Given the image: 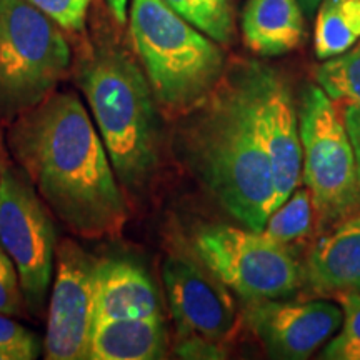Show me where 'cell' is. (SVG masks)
I'll list each match as a JSON object with an SVG mask.
<instances>
[{
    "instance_id": "obj_1",
    "label": "cell",
    "mask_w": 360,
    "mask_h": 360,
    "mask_svg": "<svg viewBox=\"0 0 360 360\" xmlns=\"http://www.w3.org/2000/svg\"><path fill=\"white\" fill-rule=\"evenodd\" d=\"M8 146L49 209L87 238L119 236L127 209L96 124L70 92L17 117Z\"/></svg>"
},
{
    "instance_id": "obj_2",
    "label": "cell",
    "mask_w": 360,
    "mask_h": 360,
    "mask_svg": "<svg viewBox=\"0 0 360 360\" xmlns=\"http://www.w3.org/2000/svg\"><path fill=\"white\" fill-rule=\"evenodd\" d=\"M184 132L187 164L210 195L250 231L262 232L277 209L269 157L236 82L225 75Z\"/></svg>"
},
{
    "instance_id": "obj_3",
    "label": "cell",
    "mask_w": 360,
    "mask_h": 360,
    "mask_svg": "<svg viewBox=\"0 0 360 360\" xmlns=\"http://www.w3.org/2000/svg\"><path fill=\"white\" fill-rule=\"evenodd\" d=\"M120 186L141 191L154 177L160 117L146 72L119 45L101 40L75 74Z\"/></svg>"
},
{
    "instance_id": "obj_4",
    "label": "cell",
    "mask_w": 360,
    "mask_h": 360,
    "mask_svg": "<svg viewBox=\"0 0 360 360\" xmlns=\"http://www.w3.org/2000/svg\"><path fill=\"white\" fill-rule=\"evenodd\" d=\"M130 35L157 105L169 115L192 114L225 74L219 44L164 0H132Z\"/></svg>"
},
{
    "instance_id": "obj_5",
    "label": "cell",
    "mask_w": 360,
    "mask_h": 360,
    "mask_svg": "<svg viewBox=\"0 0 360 360\" xmlns=\"http://www.w3.org/2000/svg\"><path fill=\"white\" fill-rule=\"evenodd\" d=\"M70 64L62 27L27 0H0V119L15 120L39 105Z\"/></svg>"
},
{
    "instance_id": "obj_6",
    "label": "cell",
    "mask_w": 360,
    "mask_h": 360,
    "mask_svg": "<svg viewBox=\"0 0 360 360\" xmlns=\"http://www.w3.org/2000/svg\"><path fill=\"white\" fill-rule=\"evenodd\" d=\"M302 177L323 224L360 210V180L344 115L319 85L304 90L299 117Z\"/></svg>"
},
{
    "instance_id": "obj_7",
    "label": "cell",
    "mask_w": 360,
    "mask_h": 360,
    "mask_svg": "<svg viewBox=\"0 0 360 360\" xmlns=\"http://www.w3.org/2000/svg\"><path fill=\"white\" fill-rule=\"evenodd\" d=\"M193 252L207 270L247 302L285 299L302 283V272L289 249L247 227L200 229L193 237Z\"/></svg>"
},
{
    "instance_id": "obj_8",
    "label": "cell",
    "mask_w": 360,
    "mask_h": 360,
    "mask_svg": "<svg viewBox=\"0 0 360 360\" xmlns=\"http://www.w3.org/2000/svg\"><path fill=\"white\" fill-rule=\"evenodd\" d=\"M0 245L15 264L22 295L32 315L44 312L56 264V229L30 180L0 170Z\"/></svg>"
},
{
    "instance_id": "obj_9",
    "label": "cell",
    "mask_w": 360,
    "mask_h": 360,
    "mask_svg": "<svg viewBox=\"0 0 360 360\" xmlns=\"http://www.w3.org/2000/svg\"><path fill=\"white\" fill-rule=\"evenodd\" d=\"M229 75L269 157L277 205H282L302 180V143L289 84L281 72L260 62L238 65Z\"/></svg>"
},
{
    "instance_id": "obj_10",
    "label": "cell",
    "mask_w": 360,
    "mask_h": 360,
    "mask_svg": "<svg viewBox=\"0 0 360 360\" xmlns=\"http://www.w3.org/2000/svg\"><path fill=\"white\" fill-rule=\"evenodd\" d=\"M56 274L49 307L45 357L49 360H89L94 328V269L96 259L72 240L56 252Z\"/></svg>"
},
{
    "instance_id": "obj_11",
    "label": "cell",
    "mask_w": 360,
    "mask_h": 360,
    "mask_svg": "<svg viewBox=\"0 0 360 360\" xmlns=\"http://www.w3.org/2000/svg\"><path fill=\"white\" fill-rule=\"evenodd\" d=\"M165 294L177 337L200 335L224 342L236 328L237 312L229 289L204 265L172 255L162 265Z\"/></svg>"
},
{
    "instance_id": "obj_12",
    "label": "cell",
    "mask_w": 360,
    "mask_h": 360,
    "mask_svg": "<svg viewBox=\"0 0 360 360\" xmlns=\"http://www.w3.org/2000/svg\"><path fill=\"white\" fill-rule=\"evenodd\" d=\"M247 322L272 359L304 360L340 328L344 312L326 300L249 302Z\"/></svg>"
},
{
    "instance_id": "obj_13",
    "label": "cell",
    "mask_w": 360,
    "mask_h": 360,
    "mask_svg": "<svg viewBox=\"0 0 360 360\" xmlns=\"http://www.w3.org/2000/svg\"><path fill=\"white\" fill-rule=\"evenodd\" d=\"M160 317L159 294L141 265L125 259L96 260L94 326L117 319Z\"/></svg>"
},
{
    "instance_id": "obj_14",
    "label": "cell",
    "mask_w": 360,
    "mask_h": 360,
    "mask_svg": "<svg viewBox=\"0 0 360 360\" xmlns=\"http://www.w3.org/2000/svg\"><path fill=\"white\" fill-rule=\"evenodd\" d=\"M305 278L321 294L360 292V210L317 242L309 255Z\"/></svg>"
},
{
    "instance_id": "obj_15",
    "label": "cell",
    "mask_w": 360,
    "mask_h": 360,
    "mask_svg": "<svg viewBox=\"0 0 360 360\" xmlns=\"http://www.w3.org/2000/svg\"><path fill=\"white\" fill-rule=\"evenodd\" d=\"M240 27L252 52L276 57L304 42L305 13L299 0H247Z\"/></svg>"
},
{
    "instance_id": "obj_16",
    "label": "cell",
    "mask_w": 360,
    "mask_h": 360,
    "mask_svg": "<svg viewBox=\"0 0 360 360\" xmlns=\"http://www.w3.org/2000/svg\"><path fill=\"white\" fill-rule=\"evenodd\" d=\"M167 350V332L160 317L117 319L92 328L89 360H157Z\"/></svg>"
},
{
    "instance_id": "obj_17",
    "label": "cell",
    "mask_w": 360,
    "mask_h": 360,
    "mask_svg": "<svg viewBox=\"0 0 360 360\" xmlns=\"http://www.w3.org/2000/svg\"><path fill=\"white\" fill-rule=\"evenodd\" d=\"M360 40V0H322L315 20V56L327 60Z\"/></svg>"
},
{
    "instance_id": "obj_18",
    "label": "cell",
    "mask_w": 360,
    "mask_h": 360,
    "mask_svg": "<svg viewBox=\"0 0 360 360\" xmlns=\"http://www.w3.org/2000/svg\"><path fill=\"white\" fill-rule=\"evenodd\" d=\"M188 24L217 44L229 45L236 37V19L231 0H164Z\"/></svg>"
},
{
    "instance_id": "obj_19",
    "label": "cell",
    "mask_w": 360,
    "mask_h": 360,
    "mask_svg": "<svg viewBox=\"0 0 360 360\" xmlns=\"http://www.w3.org/2000/svg\"><path fill=\"white\" fill-rule=\"evenodd\" d=\"M314 210L312 193L309 188H299L269 215L262 232L285 247L302 240L312 229Z\"/></svg>"
},
{
    "instance_id": "obj_20",
    "label": "cell",
    "mask_w": 360,
    "mask_h": 360,
    "mask_svg": "<svg viewBox=\"0 0 360 360\" xmlns=\"http://www.w3.org/2000/svg\"><path fill=\"white\" fill-rule=\"evenodd\" d=\"M315 80L332 101L360 105V40L347 52L319 65Z\"/></svg>"
},
{
    "instance_id": "obj_21",
    "label": "cell",
    "mask_w": 360,
    "mask_h": 360,
    "mask_svg": "<svg viewBox=\"0 0 360 360\" xmlns=\"http://www.w3.org/2000/svg\"><path fill=\"white\" fill-rule=\"evenodd\" d=\"M344 312L340 332L322 350L327 360H360V292L339 295Z\"/></svg>"
},
{
    "instance_id": "obj_22",
    "label": "cell",
    "mask_w": 360,
    "mask_h": 360,
    "mask_svg": "<svg viewBox=\"0 0 360 360\" xmlns=\"http://www.w3.org/2000/svg\"><path fill=\"white\" fill-rule=\"evenodd\" d=\"M0 349L13 354L15 360H34L40 355V340L11 315L0 314Z\"/></svg>"
},
{
    "instance_id": "obj_23",
    "label": "cell",
    "mask_w": 360,
    "mask_h": 360,
    "mask_svg": "<svg viewBox=\"0 0 360 360\" xmlns=\"http://www.w3.org/2000/svg\"><path fill=\"white\" fill-rule=\"evenodd\" d=\"M58 27L70 32H82L90 0H27Z\"/></svg>"
},
{
    "instance_id": "obj_24",
    "label": "cell",
    "mask_w": 360,
    "mask_h": 360,
    "mask_svg": "<svg viewBox=\"0 0 360 360\" xmlns=\"http://www.w3.org/2000/svg\"><path fill=\"white\" fill-rule=\"evenodd\" d=\"M24 305L15 264L0 245V314L15 317L24 312Z\"/></svg>"
},
{
    "instance_id": "obj_25",
    "label": "cell",
    "mask_w": 360,
    "mask_h": 360,
    "mask_svg": "<svg viewBox=\"0 0 360 360\" xmlns=\"http://www.w3.org/2000/svg\"><path fill=\"white\" fill-rule=\"evenodd\" d=\"M175 354L180 359H202V360H217L225 359L227 352L222 347V342L205 339L200 335H184L177 337Z\"/></svg>"
},
{
    "instance_id": "obj_26",
    "label": "cell",
    "mask_w": 360,
    "mask_h": 360,
    "mask_svg": "<svg viewBox=\"0 0 360 360\" xmlns=\"http://www.w3.org/2000/svg\"><path fill=\"white\" fill-rule=\"evenodd\" d=\"M344 122L347 127L350 143H352L355 164H357V174L360 180V105L355 103H347L344 110Z\"/></svg>"
},
{
    "instance_id": "obj_27",
    "label": "cell",
    "mask_w": 360,
    "mask_h": 360,
    "mask_svg": "<svg viewBox=\"0 0 360 360\" xmlns=\"http://www.w3.org/2000/svg\"><path fill=\"white\" fill-rule=\"evenodd\" d=\"M107 6H109L114 19L119 22V24H125V20H127L129 0H107Z\"/></svg>"
},
{
    "instance_id": "obj_28",
    "label": "cell",
    "mask_w": 360,
    "mask_h": 360,
    "mask_svg": "<svg viewBox=\"0 0 360 360\" xmlns=\"http://www.w3.org/2000/svg\"><path fill=\"white\" fill-rule=\"evenodd\" d=\"M321 2L322 0H299L300 7H302V11L307 17L314 15L315 11H317L319 6H321Z\"/></svg>"
},
{
    "instance_id": "obj_29",
    "label": "cell",
    "mask_w": 360,
    "mask_h": 360,
    "mask_svg": "<svg viewBox=\"0 0 360 360\" xmlns=\"http://www.w3.org/2000/svg\"><path fill=\"white\" fill-rule=\"evenodd\" d=\"M0 360H15L13 354L8 352L6 349H0Z\"/></svg>"
}]
</instances>
